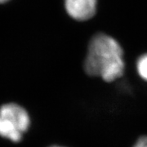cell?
Instances as JSON below:
<instances>
[{"mask_svg":"<svg viewBox=\"0 0 147 147\" xmlns=\"http://www.w3.org/2000/svg\"><path fill=\"white\" fill-rule=\"evenodd\" d=\"M84 69L88 75L100 78L107 83L121 78L124 73L125 61L120 44L105 34H95L88 47Z\"/></svg>","mask_w":147,"mask_h":147,"instance_id":"6da1fadb","label":"cell"},{"mask_svg":"<svg viewBox=\"0 0 147 147\" xmlns=\"http://www.w3.org/2000/svg\"><path fill=\"white\" fill-rule=\"evenodd\" d=\"M30 124V119L25 108L16 103L0 106V136L13 142L22 139Z\"/></svg>","mask_w":147,"mask_h":147,"instance_id":"7a4b0ae2","label":"cell"},{"mask_svg":"<svg viewBox=\"0 0 147 147\" xmlns=\"http://www.w3.org/2000/svg\"><path fill=\"white\" fill-rule=\"evenodd\" d=\"M97 0H65L66 12L75 21H88L96 12Z\"/></svg>","mask_w":147,"mask_h":147,"instance_id":"3957f363","label":"cell"},{"mask_svg":"<svg viewBox=\"0 0 147 147\" xmlns=\"http://www.w3.org/2000/svg\"><path fill=\"white\" fill-rule=\"evenodd\" d=\"M137 71L140 78L147 82V53L137 59Z\"/></svg>","mask_w":147,"mask_h":147,"instance_id":"277c9868","label":"cell"},{"mask_svg":"<svg viewBox=\"0 0 147 147\" xmlns=\"http://www.w3.org/2000/svg\"><path fill=\"white\" fill-rule=\"evenodd\" d=\"M132 147H147V135L139 137Z\"/></svg>","mask_w":147,"mask_h":147,"instance_id":"5b68a950","label":"cell"},{"mask_svg":"<svg viewBox=\"0 0 147 147\" xmlns=\"http://www.w3.org/2000/svg\"><path fill=\"white\" fill-rule=\"evenodd\" d=\"M8 0H0V3H6L7 2Z\"/></svg>","mask_w":147,"mask_h":147,"instance_id":"8992f818","label":"cell"},{"mask_svg":"<svg viewBox=\"0 0 147 147\" xmlns=\"http://www.w3.org/2000/svg\"><path fill=\"white\" fill-rule=\"evenodd\" d=\"M50 147H64V146H52Z\"/></svg>","mask_w":147,"mask_h":147,"instance_id":"52a82bcc","label":"cell"}]
</instances>
